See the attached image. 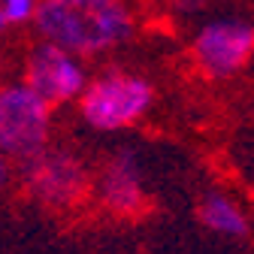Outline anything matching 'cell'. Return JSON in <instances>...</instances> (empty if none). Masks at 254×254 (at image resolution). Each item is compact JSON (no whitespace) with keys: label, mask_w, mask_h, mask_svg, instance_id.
<instances>
[{"label":"cell","mask_w":254,"mask_h":254,"mask_svg":"<svg viewBox=\"0 0 254 254\" xmlns=\"http://www.w3.org/2000/svg\"><path fill=\"white\" fill-rule=\"evenodd\" d=\"M37 30L70 55H100L133 34V15L121 0H37Z\"/></svg>","instance_id":"1"},{"label":"cell","mask_w":254,"mask_h":254,"mask_svg":"<svg viewBox=\"0 0 254 254\" xmlns=\"http://www.w3.org/2000/svg\"><path fill=\"white\" fill-rule=\"evenodd\" d=\"M151 85L139 76L109 70L100 79L85 85L79 94L82 115L94 130H121L139 121L151 106Z\"/></svg>","instance_id":"2"},{"label":"cell","mask_w":254,"mask_h":254,"mask_svg":"<svg viewBox=\"0 0 254 254\" xmlns=\"http://www.w3.org/2000/svg\"><path fill=\"white\" fill-rule=\"evenodd\" d=\"M52 109L27 85L0 88V154L30 161L49 145Z\"/></svg>","instance_id":"3"},{"label":"cell","mask_w":254,"mask_h":254,"mask_svg":"<svg viewBox=\"0 0 254 254\" xmlns=\"http://www.w3.org/2000/svg\"><path fill=\"white\" fill-rule=\"evenodd\" d=\"M24 185L30 197L49 209H70L88 194V173L67 151L43 148L37 157L24 161Z\"/></svg>","instance_id":"4"},{"label":"cell","mask_w":254,"mask_h":254,"mask_svg":"<svg viewBox=\"0 0 254 254\" xmlns=\"http://www.w3.org/2000/svg\"><path fill=\"white\" fill-rule=\"evenodd\" d=\"M46 106L70 103L88 85L82 61L52 43H43L27 58V82H24Z\"/></svg>","instance_id":"5"},{"label":"cell","mask_w":254,"mask_h":254,"mask_svg":"<svg viewBox=\"0 0 254 254\" xmlns=\"http://www.w3.org/2000/svg\"><path fill=\"white\" fill-rule=\"evenodd\" d=\"M254 49V30L248 21H215L206 24L197 40H194V55L197 64L215 79H227L233 73H239Z\"/></svg>","instance_id":"6"},{"label":"cell","mask_w":254,"mask_h":254,"mask_svg":"<svg viewBox=\"0 0 254 254\" xmlns=\"http://www.w3.org/2000/svg\"><path fill=\"white\" fill-rule=\"evenodd\" d=\"M97 194L103 206L115 215H136L142 212L145 190L139 179V167L133 161V154H118L109 161V167L97 179Z\"/></svg>","instance_id":"7"},{"label":"cell","mask_w":254,"mask_h":254,"mask_svg":"<svg viewBox=\"0 0 254 254\" xmlns=\"http://www.w3.org/2000/svg\"><path fill=\"white\" fill-rule=\"evenodd\" d=\"M203 227L218 233V236H227V239H245L248 236V215L245 209L227 197L224 190H209V194L200 200V209H197Z\"/></svg>","instance_id":"8"},{"label":"cell","mask_w":254,"mask_h":254,"mask_svg":"<svg viewBox=\"0 0 254 254\" xmlns=\"http://www.w3.org/2000/svg\"><path fill=\"white\" fill-rule=\"evenodd\" d=\"M0 9H3L6 24H24V21L34 18L37 0H0Z\"/></svg>","instance_id":"9"},{"label":"cell","mask_w":254,"mask_h":254,"mask_svg":"<svg viewBox=\"0 0 254 254\" xmlns=\"http://www.w3.org/2000/svg\"><path fill=\"white\" fill-rule=\"evenodd\" d=\"M9 179H12V167H9V157H3V154H0V190H3V188L9 185Z\"/></svg>","instance_id":"10"},{"label":"cell","mask_w":254,"mask_h":254,"mask_svg":"<svg viewBox=\"0 0 254 254\" xmlns=\"http://www.w3.org/2000/svg\"><path fill=\"white\" fill-rule=\"evenodd\" d=\"M0 27H6V21H3V9H0Z\"/></svg>","instance_id":"11"}]
</instances>
